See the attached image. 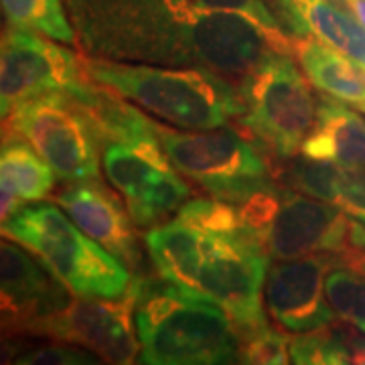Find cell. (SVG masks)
Returning a JSON list of instances; mask_svg holds the SVG:
<instances>
[{
    "instance_id": "obj_11",
    "label": "cell",
    "mask_w": 365,
    "mask_h": 365,
    "mask_svg": "<svg viewBox=\"0 0 365 365\" xmlns=\"http://www.w3.org/2000/svg\"><path fill=\"white\" fill-rule=\"evenodd\" d=\"M90 86L81 57L49 37L16 26L0 35V120L26 100L49 93L79 98Z\"/></svg>"
},
{
    "instance_id": "obj_8",
    "label": "cell",
    "mask_w": 365,
    "mask_h": 365,
    "mask_svg": "<svg viewBox=\"0 0 365 365\" xmlns=\"http://www.w3.org/2000/svg\"><path fill=\"white\" fill-rule=\"evenodd\" d=\"M140 287L143 280L134 278L128 292L118 299H69L61 309L33 319L25 325L23 335L81 345L108 364L140 361V341L136 333Z\"/></svg>"
},
{
    "instance_id": "obj_15",
    "label": "cell",
    "mask_w": 365,
    "mask_h": 365,
    "mask_svg": "<svg viewBox=\"0 0 365 365\" xmlns=\"http://www.w3.org/2000/svg\"><path fill=\"white\" fill-rule=\"evenodd\" d=\"M300 153L343 169L365 167V120L351 106L335 98H321L317 116Z\"/></svg>"
},
{
    "instance_id": "obj_20",
    "label": "cell",
    "mask_w": 365,
    "mask_h": 365,
    "mask_svg": "<svg viewBox=\"0 0 365 365\" xmlns=\"http://www.w3.org/2000/svg\"><path fill=\"white\" fill-rule=\"evenodd\" d=\"M191 187L182 181L175 169L158 170L126 197V209L138 227H155L169 222L173 215L189 201Z\"/></svg>"
},
{
    "instance_id": "obj_29",
    "label": "cell",
    "mask_w": 365,
    "mask_h": 365,
    "mask_svg": "<svg viewBox=\"0 0 365 365\" xmlns=\"http://www.w3.org/2000/svg\"><path fill=\"white\" fill-rule=\"evenodd\" d=\"M351 248L365 252V223L353 220L351 225Z\"/></svg>"
},
{
    "instance_id": "obj_5",
    "label": "cell",
    "mask_w": 365,
    "mask_h": 365,
    "mask_svg": "<svg viewBox=\"0 0 365 365\" xmlns=\"http://www.w3.org/2000/svg\"><path fill=\"white\" fill-rule=\"evenodd\" d=\"M240 220L270 260L351 248L353 217L339 207L290 187H270L240 203Z\"/></svg>"
},
{
    "instance_id": "obj_17",
    "label": "cell",
    "mask_w": 365,
    "mask_h": 365,
    "mask_svg": "<svg viewBox=\"0 0 365 365\" xmlns=\"http://www.w3.org/2000/svg\"><path fill=\"white\" fill-rule=\"evenodd\" d=\"M304 76L317 90L365 114V66L313 37L294 41Z\"/></svg>"
},
{
    "instance_id": "obj_13",
    "label": "cell",
    "mask_w": 365,
    "mask_h": 365,
    "mask_svg": "<svg viewBox=\"0 0 365 365\" xmlns=\"http://www.w3.org/2000/svg\"><path fill=\"white\" fill-rule=\"evenodd\" d=\"M67 292L29 250L0 240V329L23 335L33 319L61 309Z\"/></svg>"
},
{
    "instance_id": "obj_3",
    "label": "cell",
    "mask_w": 365,
    "mask_h": 365,
    "mask_svg": "<svg viewBox=\"0 0 365 365\" xmlns=\"http://www.w3.org/2000/svg\"><path fill=\"white\" fill-rule=\"evenodd\" d=\"M136 333L143 364H240L237 333L222 307L170 282L140 287Z\"/></svg>"
},
{
    "instance_id": "obj_14",
    "label": "cell",
    "mask_w": 365,
    "mask_h": 365,
    "mask_svg": "<svg viewBox=\"0 0 365 365\" xmlns=\"http://www.w3.org/2000/svg\"><path fill=\"white\" fill-rule=\"evenodd\" d=\"M55 201L83 234L114 254L122 264L128 268L140 266V246L130 213L98 177L69 182L55 195Z\"/></svg>"
},
{
    "instance_id": "obj_9",
    "label": "cell",
    "mask_w": 365,
    "mask_h": 365,
    "mask_svg": "<svg viewBox=\"0 0 365 365\" xmlns=\"http://www.w3.org/2000/svg\"><path fill=\"white\" fill-rule=\"evenodd\" d=\"M268 268L270 256L246 230L207 234L203 264L197 276V294L222 307L237 337L246 335L266 327L262 300Z\"/></svg>"
},
{
    "instance_id": "obj_6",
    "label": "cell",
    "mask_w": 365,
    "mask_h": 365,
    "mask_svg": "<svg viewBox=\"0 0 365 365\" xmlns=\"http://www.w3.org/2000/svg\"><path fill=\"white\" fill-rule=\"evenodd\" d=\"M240 120L250 134L276 157H297L313 128L319 102L290 53H268L240 81Z\"/></svg>"
},
{
    "instance_id": "obj_1",
    "label": "cell",
    "mask_w": 365,
    "mask_h": 365,
    "mask_svg": "<svg viewBox=\"0 0 365 365\" xmlns=\"http://www.w3.org/2000/svg\"><path fill=\"white\" fill-rule=\"evenodd\" d=\"M79 45L116 61L187 63L240 81L294 47L266 0H67Z\"/></svg>"
},
{
    "instance_id": "obj_26",
    "label": "cell",
    "mask_w": 365,
    "mask_h": 365,
    "mask_svg": "<svg viewBox=\"0 0 365 365\" xmlns=\"http://www.w3.org/2000/svg\"><path fill=\"white\" fill-rule=\"evenodd\" d=\"M333 205L353 220L365 223V167L364 169L341 167Z\"/></svg>"
},
{
    "instance_id": "obj_23",
    "label": "cell",
    "mask_w": 365,
    "mask_h": 365,
    "mask_svg": "<svg viewBox=\"0 0 365 365\" xmlns=\"http://www.w3.org/2000/svg\"><path fill=\"white\" fill-rule=\"evenodd\" d=\"M290 361L292 364H351L349 347L325 329L297 335L290 339Z\"/></svg>"
},
{
    "instance_id": "obj_28",
    "label": "cell",
    "mask_w": 365,
    "mask_h": 365,
    "mask_svg": "<svg viewBox=\"0 0 365 365\" xmlns=\"http://www.w3.org/2000/svg\"><path fill=\"white\" fill-rule=\"evenodd\" d=\"M23 205H25V201L21 197L13 195V193H9L4 189H0V227H2V223L13 215L14 211H19Z\"/></svg>"
},
{
    "instance_id": "obj_18",
    "label": "cell",
    "mask_w": 365,
    "mask_h": 365,
    "mask_svg": "<svg viewBox=\"0 0 365 365\" xmlns=\"http://www.w3.org/2000/svg\"><path fill=\"white\" fill-rule=\"evenodd\" d=\"M55 173L23 136L9 132L0 143V189L23 201H43L55 189Z\"/></svg>"
},
{
    "instance_id": "obj_24",
    "label": "cell",
    "mask_w": 365,
    "mask_h": 365,
    "mask_svg": "<svg viewBox=\"0 0 365 365\" xmlns=\"http://www.w3.org/2000/svg\"><path fill=\"white\" fill-rule=\"evenodd\" d=\"M240 364H290V341L270 327L240 335Z\"/></svg>"
},
{
    "instance_id": "obj_2",
    "label": "cell",
    "mask_w": 365,
    "mask_h": 365,
    "mask_svg": "<svg viewBox=\"0 0 365 365\" xmlns=\"http://www.w3.org/2000/svg\"><path fill=\"white\" fill-rule=\"evenodd\" d=\"M88 78L182 130L222 128L242 116L240 86L199 67H155L81 57Z\"/></svg>"
},
{
    "instance_id": "obj_16",
    "label": "cell",
    "mask_w": 365,
    "mask_h": 365,
    "mask_svg": "<svg viewBox=\"0 0 365 365\" xmlns=\"http://www.w3.org/2000/svg\"><path fill=\"white\" fill-rule=\"evenodd\" d=\"M205 235L195 223L175 215L169 222L150 227L144 235L150 262L157 274L175 287L197 292V276L205 254Z\"/></svg>"
},
{
    "instance_id": "obj_4",
    "label": "cell",
    "mask_w": 365,
    "mask_h": 365,
    "mask_svg": "<svg viewBox=\"0 0 365 365\" xmlns=\"http://www.w3.org/2000/svg\"><path fill=\"white\" fill-rule=\"evenodd\" d=\"M0 235L29 250L76 297L118 299L134 284L126 264L51 203L23 205L2 223Z\"/></svg>"
},
{
    "instance_id": "obj_7",
    "label": "cell",
    "mask_w": 365,
    "mask_h": 365,
    "mask_svg": "<svg viewBox=\"0 0 365 365\" xmlns=\"http://www.w3.org/2000/svg\"><path fill=\"white\" fill-rule=\"evenodd\" d=\"M157 132L170 165L213 199L240 205L254 193L274 187L266 158L237 132H179L160 124Z\"/></svg>"
},
{
    "instance_id": "obj_25",
    "label": "cell",
    "mask_w": 365,
    "mask_h": 365,
    "mask_svg": "<svg viewBox=\"0 0 365 365\" xmlns=\"http://www.w3.org/2000/svg\"><path fill=\"white\" fill-rule=\"evenodd\" d=\"M98 355L91 351H83L78 347H69V343H53V345H39L26 349L16 364L25 365H91L98 364Z\"/></svg>"
},
{
    "instance_id": "obj_22",
    "label": "cell",
    "mask_w": 365,
    "mask_h": 365,
    "mask_svg": "<svg viewBox=\"0 0 365 365\" xmlns=\"http://www.w3.org/2000/svg\"><path fill=\"white\" fill-rule=\"evenodd\" d=\"M339 173L341 167L333 165V163L314 160V158L302 155V158H294L288 163L287 170H284V182L294 191L317 197V199L333 205Z\"/></svg>"
},
{
    "instance_id": "obj_21",
    "label": "cell",
    "mask_w": 365,
    "mask_h": 365,
    "mask_svg": "<svg viewBox=\"0 0 365 365\" xmlns=\"http://www.w3.org/2000/svg\"><path fill=\"white\" fill-rule=\"evenodd\" d=\"M0 9L9 26L33 31L59 43L78 41L61 0H0Z\"/></svg>"
},
{
    "instance_id": "obj_10",
    "label": "cell",
    "mask_w": 365,
    "mask_h": 365,
    "mask_svg": "<svg viewBox=\"0 0 365 365\" xmlns=\"http://www.w3.org/2000/svg\"><path fill=\"white\" fill-rule=\"evenodd\" d=\"M6 130L23 136L63 182L100 175L90 122L71 96L49 93L26 100L6 116Z\"/></svg>"
},
{
    "instance_id": "obj_12",
    "label": "cell",
    "mask_w": 365,
    "mask_h": 365,
    "mask_svg": "<svg viewBox=\"0 0 365 365\" xmlns=\"http://www.w3.org/2000/svg\"><path fill=\"white\" fill-rule=\"evenodd\" d=\"M335 254H311L280 260L268 268L264 304L276 325L292 335L325 329L335 323L327 300L325 280Z\"/></svg>"
},
{
    "instance_id": "obj_19",
    "label": "cell",
    "mask_w": 365,
    "mask_h": 365,
    "mask_svg": "<svg viewBox=\"0 0 365 365\" xmlns=\"http://www.w3.org/2000/svg\"><path fill=\"white\" fill-rule=\"evenodd\" d=\"M325 292L335 317L365 333V252L351 248L335 254Z\"/></svg>"
},
{
    "instance_id": "obj_27",
    "label": "cell",
    "mask_w": 365,
    "mask_h": 365,
    "mask_svg": "<svg viewBox=\"0 0 365 365\" xmlns=\"http://www.w3.org/2000/svg\"><path fill=\"white\" fill-rule=\"evenodd\" d=\"M31 349V343L26 341V335L0 329V364H13L19 361V357Z\"/></svg>"
},
{
    "instance_id": "obj_30",
    "label": "cell",
    "mask_w": 365,
    "mask_h": 365,
    "mask_svg": "<svg viewBox=\"0 0 365 365\" xmlns=\"http://www.w3.org/2000/svg\"><path fill=\"white\" fill-rule=\"evenodd\" d=\"M0 132H2V130H0Z\"/></svg>"
}]
</instances>
